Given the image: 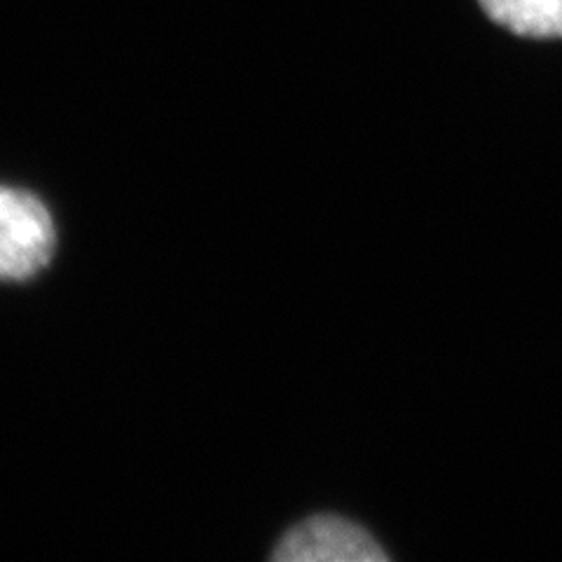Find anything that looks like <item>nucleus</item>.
<instances>
[{"label":"nucleus","instance_id":"nucleus-1","mask_svg":"<svg viewBox=\"0 0 562 562\" xmlns=\"http://www.w3.org/2000/svg\"><path fill=\"white\" fill-rule=\"evenodd\" d=\"M57 231L45 202L29 190L0 186V281H26L49 266Z\"/></svg>","mask_w":562,"mask_h":562},{"label":"nucleus","instance_id":"nucleus-2","mask_svg":"<svg viewBox=\"0 0 562 562\" xmlns=\"http://www.w3.org/2000/svg\"><path fill=\"white\" fill-rule=\"evenodd\" d=\"M390 555L361 525L342 516H314L279 539L277 562H382Z\"/></svg>","mask_w":562,"mask_h":562},{"label":"nucleus","instance_id":"nucleus-3","mask_svg":"<svg viewBox=\"0 0 562 562\" xmlns=\"http://www.w3.org/2000/svg\"><path fill=\"white\" fill-rule=\"evenodd\" d=\"M479 5L492 22L522 38H562V0H479Z\"/></svg>","mask_w":562,"mask_h":562}]
</instances>
